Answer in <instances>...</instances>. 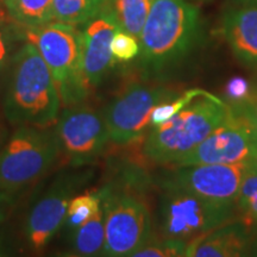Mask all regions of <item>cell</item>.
<instances>
[{"label":"cell","instance_id":"obj_1","mask_svg":"<svg viewBox=\"0 0 257 257\" xmlns=\"http://www.w3.org/2000/svg\"><path fill=\"white\" fill-rule=\"evenodd\" d=\"M202 36L197 5L187 0H153L141 34V60L147 78H162L187 57Z\"/></svg>","mask_w":257,"mask_h":257},{"label":"cell","instance_id":"obj_2","mask_svg":"<svg viewBox=\"0 0 257 257\" xmlns=\"http://www.w3.org/2000/svg\"><path fill=\"white\" fill-rule=\"evenodd\" d=\"M3 100L5 119L12 126L54 127L61 99L48 66L34 44H23L12 57Z\"/></svg>","mask_w":257,"mask_h":257},{"label":"cell","instance_id":"obj_3","mask_svg":"<svg viewBox=\"0 0 257 257\" xmlns=\"http://www.w3.org/2000/svg\"><path fill=\"white\" fill-rule=\"evenodd\" d=\"M229 110V104L206 91L169 120L153 126L144 142V155L160 165L174 166L216 130Z\"/></svg>","mask_w":257,"mask_h":257},{"label":"cell","instance_id":"obj_4","mask_svg":"<svg viewBox=\"0 0 257 257\" xmlns=\"http://www.w3.org/2000/svg\"><path fill=\"white\" fill-rule=\"evenodd\" d=\"M27 41L34 44L49 68L62 108L80 104L89 93L85 87L80 59V31L60 22L30 28Z\"/></svg>","mask_w":257,"mask_h":257},{"label":"cell","instance_id":"obj_5","mask_svg":"<svg viewBox=\"0 0 257 257\" xmlns=\"http://www.w3.org/2000/svg\"><path fill=\"white\" fill-rule=\"evenodd\" d=\"M59 156L54 127L17 126L0 149V191L17 194L46 174Z\"/></svg>","mask_w":257,"mask_h":257},{"label":"cell","instance_id":"obj_6","mask_svg":"<svg viewBox=\"0 0 257 257\" xmlns=\"http://www.w3.org/2000/svg\"><path fill=\"white\" fill-rule=\"evenodd\" d=\"M162 188L160 224L163 238L180 239L188 244L195 237L234 220L237 205L204 198L167 179Z\"/></svg>","mask_w":257,"mask_h":257},{"label":"cell","instance_id":"obj_7","mask_svg":"<svg viewBox=\"0 0 257 257\" xmlns=\"http://www.w3.org/2000/svg\"><path fill=\"white\" fill-rule=\"evenodd\" d=\"M257 159V113L248 105H230L229 113L204 142L173 167L237 163Z\"/></svg>","mask_w":257,"mask_h":257},{"label":"cell","instance_id":"obj_8","mask_svg":"<svg viewBox=\"0 0 257 257\" xmlns=\"http://www.w3.org/2000/svg\"><path fill=\"white\" fill-rule=\"evenodd\" d=\"M175 89L134 82L125 87L102 112L108 137L115 144H128L140 140L152 125L150 115L157 105L174 100Z\"/></svg>","mask_w":257,"mask_h":257},{"label":"cell","instance_id":"obj_9","mask_svg":"<svg viewBox=\"0 0 257 257\" xmlns=\"http://www.w3.org/2000/svg\"><path fill=\"white\" fill-rule=\"evenodd\" d=\"M105 212L104 256H134L152 238V220L148 208L134 195L102 191Z\"/></svg>","mask_w":257,"mask_h":257},{"label":"cell","instance_id":"obj_10","mask_svg":"<svg viewBox=\"0 0 257 257\" xmlns=\"http://www.w3.org/2000/svg\"><path fill=\"white\" fill-rule=\"evenodd\" d=\"M54 130L60 154L73 167L94 162L110 141L104 113L83 102L62 108Z\"/></svg>","mask_w":257,"mask_h":257},{"label":"cell","instance_id":"obj_11","mask_svg":"<svg viewBox=\"0 0 257 257\" xmlns=\"http://www.w3.org/2000/svg\"><path fill=\"white\" fill-rule=\"evenodd\" d=\"M253 161L176 167L167 180L204 198L237 205L244 175Z\"/></svg>","mask_w":257,"mask_h":257},{"label":"cell","instance_id":"obj_12","mask_svg":"<svg viewBox=\"0 0 257 257\" xmlns=\"http://www.w3.org/2000/svg\"><path fill=\"white\" fill-rule=\"evenodd\" d=\"M81 182L79 175L64 174L31 207L24 224L25 238L35 251H42L66 221L67 208Z\"/></svg>","mask_w":257,"mask_h":257},{"label":"cell","instance_id":"obj_13","mask_svg":"<svg viewBox=\"0 0 257 257\" xmlns=\"http://www.w3.org/2000/svg\"><path fill=\"white\" fill-rule=\"evenodd\" d=\"M119 29L112 16L104 9L96 17L85 23L80 31L81 74L88 93L94 91L114 62L111 42Z\"/></svg>","mask_w":257,"mask_h":257},{"label":"cell","instance_id":"obj_14","mask_svg":"<svg viewBox=\"0 0 257 257\" xmlns=\"http://www.w3.org/2000/svg\"><path fill=\"white\" fill-rule=\"evenodd\" d=\"M249 226L240 220H232L191 239L185 256L191 257H237L251 251Z\"/></svg>","mask_w":257,"mask_h":257},{"label":"cell","instance_id":"obj_15","mask_svg":"<svg viewBox=\"0 0 257 257\" xmlns=\"http://www.w3.org/2000/svg\"><path fill=\"white\" fill-rule=\"evenodd\" d=\"M224 16L223 32L240 62L257 67V4H242Z\"/></svg>","mask_w":257,"mask_h":257},{"label":"cell","instance_id":"obj_16","mask_svg":"<svg viewBox=\"0 0 257 257\" xmlns=\"http://www.w3.org/2000/svg\"><path fill=\"white\" fill-rule=\"evenodd\" d=\"M153 0H105L104 10L127 34L140 41Z\"/></svg>","mask_w":257,"mask_h":257},{"label":"cell","instance_id":"obj_17","mask_svg":"<svg viewBox=\"0 0 257 257\" xmlns=\"http://www.w3.org/2000/svg\"><path fill=\"white\" fill-rule=\"evenodd\" d=\"M105 212L99 208L85 224L73 229L72 251L78 256H98L104 253Z\"/></svg>","mask_w":257,"mask_h":257},{"label":"cell","instance_id":"obj_18","mask_svg":"<svg viewBox=\"0 0 257 257\" xmlns=\"http://www.w3.org/2000/svg\"><path fill=\"white\" fill-rule=\"evenodd\" d=\"M105 0H53V21L70 25L85 24L102 11Z\"/></svg>","mask_w":257,"mask_h":257},{"label":"cell","instance_id":"obj_19","mask_svg":"<svg viewBox=\"0 0 257 257\" xmlns=\"http://www.w3.org/2000/svg\"><path fill=\"white\" fill-rule=\"evenodd\" d=\"M10 16L28 29L53 22V0H5Z\"/></svg>","mask_w":257,"mask_h":257},{"label":"cell","instance_id":"obj_20","mask_svg":"<svg viewBox=\"0 0 257 257\" xmlns=\"http://www.w3.org/2000/svg\"><path fill=\"white\" fill-rule=\"evenodd\" d=\"M237 210L240 213L239 220L246 226H252L257 221V160L244 175L237 199Z\"/></svg>","mask_w":257,"mask_h":257},{"label":"cell","instance_id":"obj_21","mask_svg":"<svg viewBox=\"0 0 257 257\" xmlns=\"http://www.w3.org/2000/svg\"><path fill=\"white\" fill-rule=\"evenodd\" d=\"M101 201L102 191L74 195L68 204L64 224L70 229H76L85 224L101 207Z\"/></svg>","mask_w":257,"mask_h":257},{"label":"cell","instance_id":"obj_22","mask_svg":"<svg viewBox=\"0 0 257 257\" xmlns=\"http://www.w3.org/2000/svg\"><path fill=\"white\" fill-rule=\"evenodd\" d=\"M206 91L200 88H192L188 89L181 94H179L174 100H170L167 102H162V104L157 105L152 112L150 115V121H152L153 126L160 125L165 121L169 120L170 118L174 117V115L186 107L193 99H195L197 96L204 94Z\"/></svg>","mask_w":257,"mask_h":257},{"label":"cell","instance_id":"obj_23","mask_svg":"<svg viewBox=\"0 0 257 257\" xmlns=\"http://www.w3.org/2000/svg\"><path fill=\"white\" fill-rule=\"evenodd\" d=\"M187 243L184 240L174 238H163L160 242H155L144 245L134 253V257H176L185 256Z\"/></svg>","mask_w":257,"mask_h":257},{"label":"cell","instance_id":"obj_24","mask_svg":"<svg viewBox=\"0 0 257 257\" xmlns=\"http://www.w3.org/2000/svg\"><path fill=\"white\" fill-rule=\"evenodd\" d=\"M111 51L114 60L127 62L140 54V43L133 35L118 29L112 38Z\"/></svg>","mask_w":257,"mask_h":257},{"label":"cell","instance_id":"obj_25","mask_svg":"<svg viewBox=\"0 0 257 257\" xmlns=\"http://www.w3.org/2000/svg\"><path fill=\"white\" fill-rule=\"evenodd\" d=\"M250 92V86L248 80L242 76H233L227 80L225 85V94L227 99L233 102H240L246 100Z\"/></svg>","mask_w":257,"mask_h":257},{"label":"cell","instance_id":"obj_26","mask_svg":"<svg viewBox=\"0 0 257 257\" xmlns=\"http://www.w3.org/2000/svg\"><path fill=\"white\" fill-rule=\"evenodd\" d=\"M12 43H14V41H12L10 31L0 25V76L5 73L8 74L12 57L16 54H12V50H14V44Z\"/></svg>","mask_w":257,"mask_h":257},{"label":"cell","instance_id":"obj_27","mask_svg":"<svg viewBox=\"0 0 257 257\" xmlns=\"http://www.w3.org/2000/svg\"><path fill=\"white\" fill-rule=\"evenodd\" d=\"M16 195L14 193L0 191V225L4 223L9 212L14 207L16 202Z\"/></svg>","mask_w":257,"mask_h":257},{"label":"cell","instance_id":"obj_28","mask_svg":"<svg viewBox=\"0 0 257 257\" xmlns=\"http://www.w3.org/2000/svg\"><path fill=\"white\" fill-rule=\"evenodd\" d=\"M6 140H8V130H6L5 125L0 121V149L4 146Z\"/></svg>","mask_w":257,"mask_h":257},{"label":"cell","instance_id":"obj_29","mask_svg":"<svg viewBox=\"0 0 257 257\" xmlns=\"http://www.w3.org/2000/svg\"><path fill=\"white\" fill-rule=\"evenodd\" d=\"M240 4H257V0H237Z\"/></svg>","mask_w":257,"mask_h":257}]
</instances>
